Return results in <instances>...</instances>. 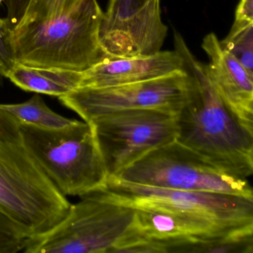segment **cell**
<instances>
[{
  "label": "cell",
  "mask_w": 253,
  "mask_h": 253,
  "mask_svg": "<svg viewBox=\"0 0 253 253\" xmlns=\"http://www.w3.org/2000/svg\"><path fill=\"white\" fill-rule=\"evenodd\" d=\"M28 238L17 223L0 211V253L23 251Z\"/></svg>",
  "instance_id": "cell-19"
},
{
  "label": "cell",
  "mask_w": 253,
  "mask_h": 253,
  "mask_svg": "<svg viewBox=\"0 0 253 253\" xmlns=\"http://www.w3.org/2000/svg\"><path fill=\"white\" fill-rule=\"evenodd\" d=\"M134 209L135 217L131 227L132 235L136 238L158 241L164 246L166 253H174L185 243L210 241L253 227H226L195 214L158 207Z\"/></svg>",
  "instance_id": "cell-11"
},
{
  "label": "cell",
  "mask_w": 253,
  "mask_h": 253,
  "mask_svg": "<svg viewBox=\"0 0 253 253\" xmlns=\"http://www.w3.org/2000/svg\"><path fill=\"white\" fill-rule=\"evenodd\" d=\"M30 0H5L7 17L5 20L7 30L13 32L21 21Z\"/></svg>",
  "instance_id": "cell-21"
},
{
  "label": "cell",
  "mask_w": 253,
  "mask_h": 253,
  "mask_svg": "<svg viewBox=\"0 0 253 253\" xmlns=\"http://www.w3.org/2000/svg\"><path fill=\"white\" fill-rule=\"evenodd\" d=\"M209 59L206 73L219 97L249 128L253 129V74L222 48L214 33L203 40Z\"/></svg>",
  "instance_id": "cell-12"
},
{
  "label": "cell",
  "mask_w": 253,
  "mask_h": 253,
  "mask_svg": "<svg viewBox=\"0 0 253 253\" xmlns=\"http://www.w3.org/2000/svg\"><path fill=\"white\" fill-rule=\"evenodd\" d=\"M0 112L16 124H30L42 128H61L74 121L51 110L39 94H35L24 103L0 104Z\"/></svg>",
  "instance_id": "cell-15"
},
{
  "label": "cell",
  "mask_w": 253,
  "mask_h": 253,
  "mask_svg": "<svg viewBox=\"0 0 253 253\" xmlns=\"http://www.w3.org/2000/svg\"><path fill=\"white\" fill-rule=\"evenodd\" d=\"M6 24L0 18V77L7 78L11 68L15 64L7 41Z\"/></svg>",
  "instance_id": "cell-20"
},
{
  "label": "cell",
  "mask_w": 253,
  "mask_h": 253,
  "mask_svg": "<svg viewBox=\"0 0 253 253\" xmlns=\"http://www.w3.org/2000/svg\"><path fill=\"white\" fill-rule=\"evenodd\" d=\"M235 22L253 23V0H240L235 10Z\"/></svg>",
  "instance_id": "cell-22"
},
{
  "label": "cell",
  "mask_w": 253,
  "mask_h": 253,
  "mask_svg": "<svg viewBox=\"0 0 253 253\" xmlns=\"http://www.w3.org/2000/svg\"><path fill=\"white\" fill-rule=\"evenodd\" d=\"M189 88V76L180 70L150 81L102 88L78 87L59 97L85 122L97 117L134 109H155L177 115Z\"/></svg>",
  "instance_id": "cell-9"
},
{
  "label": "cell",
  "mask_w": 253,
  "mask_h": 253,
  "mask_svg": "<svg viewBox=\"0 0 253 253\" xmlns=\"http://www.w3.org/2000/svg\"><path fill=\"white\" fill-rule=\"evenodd\" d=\"M7 78L24 91L60 97L80 86L83 72L15 63Z\"/></svg>",
  "instance_id": "cell-14"
},
{
  "label": "cell",
  "mask_w": 253,
  "mask_h": 253,
  "mask_svg": "<svg viewBox=\"0 0 253 253\" xmlns=\"http://www.w3.org/2000/svg\"><path fill=\"white\" fill-rule=\"evenodd\" d=\"M183 66L175 49L150 55L106 57L83 72L79 87L102 88L150 81L183 70Z\"/></svg>",
  "instance_id": "cell-13"
},
{
  "label": "cell",
  "mask_w": 253,
  "mask_h": 253,
  "mask_svg": "<svg viewBox=\"0 0 253 253\" xmlns=\"http://www.w3.org/2000/svg\"><path fill=\"white\" fill-rule=\"evenodd\" d=\"M174 44L189 76L186 101L177 115L176 140L226 174L248 179L253 174V129L219 97L205 64L176 31Z\"/></svg>",
  "instance_id": "cell-1"
},
{
  "label": "cell",
  "mask_w": 253,
  "mask_h": 253,
  "mask_svg": "<svg viewBox=\"0 0 253 253\" xmlns=\"http://www.w3.org/2000/svg\"><path fill=\"white\" fill-rule=\"evenodd\" d=\"M167 33L161 0H109L100 42L109 57L150 55L161 51Z\"/></svg>",
  "instance_id": "cell-10"
},
{
  "label": "cell",
  "mask_w": 253,
  "mask_h": 253,
  "mask_svg": "<svg viewBox=\"0 0 253 253\" xmlns=\"http://www.w3.org/2000/svg\"><path fill=\"white\" fill-rule=\"evenodd\" d=\"M115 177L164 189L220 192L253 199L248 179L226 174L176 140L151 151Z\"/></svg>",
  "instance_id": "cell-6"
},
{
  "label": "cell",
  "mask_w": 253,
  "mask_h": 253,
  "mask_svg": "<svg viewBox=\"0 0 253 253\" xmlns=\"http://www.w3.org/2000/svg\"><path fill=\"white\" fill-rule=\"evenodd\" d=\"M103 11L97 0H83L54 20L8 32L15 63L84 72L109 57L100 42Z\"/></svg>",
  "instance_id": "cell-2"
},
{
  "label": "cell",
  "mask_w": 253,
  "mask_h": 253,
  "mask_svg": "<svg viewBox=\"0 0 253 253\" xmlns=\"http://www.w3.org/2000/svg\"><path fill=\"white\" fill-rule=\"evenodd\" d=\"M71 204L17 139L0 137V211L29 238L55 227Z\"/></svg>",
  "instance_id": "cell-4"
},
{
  "label": "cell",
  "mask_w": 253,
  "mask_h": 253,
  "mask_svg": "<svg viewBox=\"0 0 253 253\" xmlns=\"http://www.w3.org/2000/svg\"><path fill=\"white\" fill-rule=\"evenodd\" d=\"M5 0H0V3H2V2H4Z\"/></svg>",
  "instance_id": "cell-23"
},
{
  "label": "cell",
  "mask_w": 253,
  "mask_h": 253,
  "mask_svg": "<svg viewBox=\"0 0 253 253\" xmlns=\"http://www.w3.org/2000/svg\"><path fill=\"white\" fill-rule=\"evenodd\" d=\"M9 139L22 143L64 196L81 198L107 181V170L89 123L74 120L55 128L16 124Z\"/></svg>",
  "instance_id": "cell-3"
},
{
  "label": "cell",
  "mask_w": 253,
  "mask_h": 253,
  "mask_svg": "<svg viewBox=\"0 0 253 253\" xmlns=\"http://www.w3.org/2000/svg\"><path fill=\"white\" fill-rule=\"evenodd\" d=\"M83 0H30L21 21L14 30L57 18L72 11Z\"/></svg>",
  "instance_id": "cell-18"
},
{
  "label": "cell",
  "mask_w": 253,
  "mask_h": 253,
  "mask_svg": "<svg viewBox=\"0 0 253 253\" xmlns=\"http://www.w3.org/2000/svg\"><path fill=\"white\" fill-rule=\"evenodd\" d=\"M72 204L51 230L28 239L26 253H111L132 226L135 210L94 192Z\"/></svg>",
  "instance_id": "cell-5"
},
{
  "label": "cell",
  "mask_w": 253,
  "mask_h": 253,
  "mask_svg": "<svg viewBox=\"0 0 253 253\" xmlns=\"http://www.w3.org/2000/svg\"><path fill=\"white\" fill-rule=\"evenodd\" d=\"M96 192L132 208L158 207L189 213L235 229L253 226V199L240 195L164 189L116 177H108L104 186Z\"/></svg>",
  "instance_id": "cell-8"
},
{
  "label": "cell",
  "mask_w": 253,
  "mask_h": 253,
  "mask_svg": "<svg viewBox=\"0 0 253 253\" xmlns=\"http://www.w3.org/2000/svg\"><path fill=\"white\" fill-rule=\"evenodd\" d=\"M220 44L253 74V23L234 21L229 35Z\"/></svg>",
  "instance_id": "cell-17"
},
{
  "label": "cell",
  "mask_w": 253,
  "mask_h": 253,
  "mask_svg": "<svg viewBox=\"0 0 253 253\" xmlns=\"http://www.w3.org/2000/svg\"><path fill=\"white\" fill-rule=\"evenodd\" d=\"M181 253H253V227L216 239L188 243L182 247Z\"/></svg>",
  "instance_id": "cell-16"
},
{
  "label": "cell",
  "mask_w": 253,
  "mask_h": 253,
  "mask_svg": "<svg viewBox=\"0 0 253 253\" xmlns=\"http://www.w3.org/2000/svg\"><path fill=\"white\" fill-rule=\"evenodd\" d=\"M109 177L176 140L177 115L155 109L119 111L90 121Z\"/></svg>",
  "instance_id": "cell-7"
}]
</instances>
